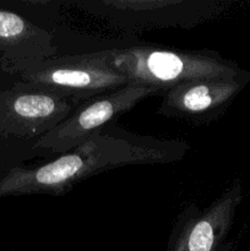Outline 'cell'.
<instances>
[{
	"label": "cell",
	"instance_id": "1",
	"mask_svg": "<svg viewBox=\"0 0 250 251\" xmlns=\"http://www.w3.org/2000/svg\"><path fill=\"white\" fill-rule=\"evenodd\" d=\"M185 151L186 145L179 141L100 131L49 163L12 168L0 180V199L32 194L60 196L102 172L132 164L169 163L183 158Z\"/></svg>",
	"mask_w": 250,
	"mask_h": 251
},
{
	"label": "cell",
	"instance_id": "2",
	"mask_svg": "<svg viewBox=\"0 0 250 251\" xmlns=\"http://www.w3.org/2000/svg\"><path fill=\"white\" fill-rule=\"evenodd\" d=\"M112 63L129 83L166 92L179 83L207 77H234L235 70L208 51L136 46L109 49Z\"/></svg>",
	"mask_w": 250,
	"mask_h": 251
},
{
	"label": "cell",
	"instance_id": "3",
	"mask_svg": "<svg viewBox=\"0 0 250 251\" xmlns=\"http://www.w3.org/2000/svg\"><path fill=\"white\" fill-rule=\"evenodd\" d=\"M19 75L22 82L66 96L76 107L129 83L126 76L113 65L109 50L53 56Z\"/></svg>",
	"mask_w": 250,
	"mask_h": 251
},
{
	"label": "cell",
	"instance_id": "4",
	"mask_svg": "<svg viewBox=\"0 0 250 251\" xmlns=\"http://www.w3.org/2000/svg\"><path fill=\"white\" fill-rule=\"evenodd\" d=\"M156 93L159 91L150 86L127 83L124 87L91 98L77 105L75 112L55 129L42 136L34 147L48 153H68L100 132L112 120Z\"/></svg>",
	"mask_w": 250,
	"mask_h": 251
},
{
	"label": "cell",
	"instance_id": "5",
	"mask_svg": "<svg viewBox=\"0 0 250 251\" xmlns=\"http://www.w3.org/2000/svg\"><path fill=\"white\" fill-rule=\"evenodd\" d=\"M78 5L123 31L191 28L207 21L216 11L208 0H102Z\"/></svg>",
	"mask_w": 250,
	"mask_h": 251
},
{
	"label": "cell",
	"instance_id": "6",
	"mask_svg": "<svg viewBox=\"0 0 250 251\" xmlns=\"http://www.w3.org/2000/svg\"><path fill=\"white\" fill-rule=\"evenodd\" d=\"M76 108L66 96L19 82L0 95V135L33 139L44 136Z\"/></svg>",
	"mask_w": 250,
	"mask_h": 251
},
{
	"label": "cell",
	"instance_id": "7",
	"mask_svg": "<svg viewBox=\"0 0 250 251\" xmlns=\"http://www.w3.org/2000/svg\"><path fill=\"white\" fill-rule=\"evenodd\" d=\"M234 77H207L186 81L166 91L158 113L194 125L207 124L233 97Z\"/></svg>",
	"mask_w": 250,
	"mask_h": 251
},
{
	"label": "cell",
	"instance_id": "8",
	"mask_svg": "<svg viewBox=\"0 0 250 251\" xmlns=\"http://www.w3.org/2000/svg\"><path fill=\"white\" fill-rule=\"evenodd\" d=\"M234 196L227 194L203 210L190 205L179 215L167 251H221Z\"/></svg>",
	"mask_w": 250,
	"mask_h": 251
},
{
	"label": "cell",
	"instance_id": "9",
	"mask_svg": "<svg viewBox=\"0 0 250 251\" xmlns=\"http://www.w3.org/2000/svg\"><path fill=\"white\" fill-rule=\"evenodd\" d=\"M53 36L19 14L0 9V63L21 74L56 54Z\"/></svg>",
	"mask_w": 250,
	"mask_h": 251
}]
</instances>
